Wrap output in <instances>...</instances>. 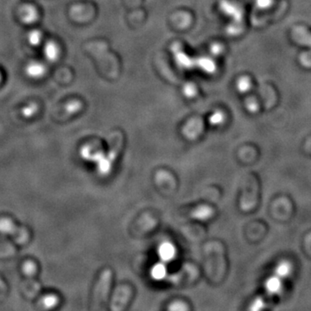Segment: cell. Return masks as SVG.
I'll return each mask as SVG.
<instances>
[{
	"label": "cell",
	"instance_id": "6da1fadb",
	"mask_svg": "<svg viewBox=\"0 0 311 311\" xmlns=\"http://www.w3.org/2000/svg\"><path fill=\"white\" fill-rule=\"evenodd\" d=\"M112 272L111 270L106 269L103 271L99 277L97 284L95 285L92 310L93 311H102L107 301L109 291L112 285Z\"/></svg>",
	"mask_w": 311,
	"mask_h": 311
},
{
	"label": "cell",
	"instance_id": "7a4b0ae2",
	"mask_svg": "<svg viewBox=\"0 0 311 311\" xmlns=\"http://www.w3.org/2000/svg\"><path fill=\"white\" fill-rule=\"evenodd\" d=\"M0 233L5 236L15 237L17 240V237H20L21 241L24 242L29 239V233L25 229H21L14 223L13 220L8 217L0 218Z\"/></svg>",
	"mask_w": 311,
	"mask_h": 311
},
{
	"label": "cell",
	"instance_id": "3957f363",
	"mask_svg": "<svg viewBox=\"0 0 311 311\" xmlns=\"http://www.w3.org/2000/svg\"><path fill=\"white\" fill-rule=\"evenodd\" d=\"M132 296V289L127 284L117 288L112 298L111 310L113 311H124L128 305Z\"/></svg>",
	"mask_w": 311,
	"mask_h": 311
},
{
	"label": "cell",
	"instance_id": "277c9868",
	"mask_svg": "<svg viewBox=\"0 0 311 311\" xmlns=\"http://www.w3.org/2000/svg\"><path fill=\"white\" fill-rule=\"evenodd\" d=\"M220 11L232 18V22L242 23L244 12L242 8L231 0H220L219 3Z\"/></svg>",
	"mask_w": 311,
	"mask_h": 311
},
{
	"label": "cell",
	"instance_id": "5b68a950",
	"mask_svg": "<svg viewBox=\"0 0 311 311\" xmlns=\"http://www.w3.org/2000/svg\"><path fill=\"white\" fill-rule=\"evenodd\" d=\"M172 50L174 52V58L176 61V64L182 68L185 69H190V68L196 67V59L190 57V55L185 54L181 48L178 45V48H176V45L173 46Z\"/></svg>",
	"mask_w": 311,
	"mask_h": 311
},
{
	"label": "cell",
	"instance_id": "8992f818",
	"mask_svg": "<svg viewBox=\"0 0 311 311\" xmlns=\"http://www.w3.org/2000/svg\"><path fill=\"white\" fill-rule=\"evenodd\" d=\"M283 279L277 275L273 274L271 277H268L266 280L264 281V288L266 293L270 296H278L283 291Z\"/></svg>",
	"mask_w": 311,
	"mask_h": 311
},
{
	"label": "cell",
	"instance_id": "52a82bcc",
	"mask_svg": "<svg viewBox=\"0 0 311 311\" xmlns=\"http://www.w3.org/2000/svg\"><path fill=\"white\" fill-rule=\"evenodd\" d=\"M24 72L28 77L38 80L44 77L46 73V68L40 61H30L25 66Z\"/></svg>",
	"mask_w": 311,
	"mask_h": 311
},
{
	"label": "cell",
	"instance_id": "ba28073f",
	"mask_svg": "<svg viewBox=\"0 0 311 311\" xmlns=\"http://www.w3.org/2000/svg\"><path fill=\"white\" fill-rule=\"evenodd\" d=\"M43 52L44 57L51 62L57 61L58 58L60 56V49L58 47L57 44L54 43V41H48L47 43L44 44Z\"/></svg>",
	"mask_w": 311,
	"mask_h": 311
},
{
	"label": "cell",
	"instance_id": "9c48e42d",
	"mask_svg": "<svg viewBox=\"0 0 311 311\" xmlns=\"http://www.w3.org/2000/svg\"><path fill=\"white\" fill-rule=\"evenodd\" d=\"M189 215L196 220H207L213 215V209L211 207L202 205L191 209Z\"/></svg>",
	"mask_w": 311,
	"mask_h": 311
},
{
	"label": "cell",
	"instance_id": "30bf717a",
	"mask_svg": "<svg viewBox=\"0 0 311 311\" xmlns=\"http://www.w3.org/2000/svg\"><path fill=\"white\" fill-rule=\"evenodd\" d=\"M292 36L298 44H303L311 49V33L305 27H296L292 31Z\"/></svg>",
	"mask_w": 311,
	"mask_h": 311
},
{
	"label": "cell",
	"instance_id": "8fae6325",
	"mask_svg": "<svg viewBox=\"0 0 311 311\" xmlns=\"http://www.w3.org/2000/svg\"><path fill=\"white\" fill-rule=\"evenodd\" d=\"M38 10L34 6L26 5L21 10V21L25 24H34L38 20Z\"/></svg>",
	"mask_w": 311,
	"mask_h": 311
},
{
	"label": "cell",
	"instance_id": "7c38bea8",
	"mask_svg": "<svg viewBox=\"0 0 311 311\" xmlns=\"http://www.w3.org/2000/svg\"><path fill=\"white\" fill-rule=\"evenodd\" d=\"M196 67H198L202 71L207 74H213L216 71V65L214 61L211 58L205 56L196 59Z\"/></svg>",
	"mask_w": 311,
	"mask_h": 311
},
{
	"label": "cell",
	"instance_id": "4fadbf2b",
	"mask_svg": "<svg viewBox=\"0 0 311 311\" xmlns=\"http://www.w3.org/2000/svg\"><path fill=\"white\" fill-rule=\"evenodd\" d=\"M291 272H292V265L289 261H281L274 269V274L282 278L283 280L290 277Z\"/></svg>",
	"mask_w": 311,
	"mask_h": 311
},
{
	"label": "cell",
	"instance_id": "5bb4252c",
	"mask_svg": "<svg viewBox=\"0 0 311 311\" xmlns=\"http://www.w3.org/2000/svg\"><path fill=\"white\" fill-rule=\"evenodd\" d=\"M28 43L33 47H38L43 41V33L39 30H32L27 35Z\"/></svg>",
	"mask_w": 311,
	"mask_h": 311
},
{
	"label": "cell",
	"instance_id": "9a60e30c",
	"mask_svg": "<svg viewBox=\"0 0 311 311\" xmlns=\"http://www.w3.org/2000/svg\"><path fill=\"white\" fill-rule=\"evenodd\" d=\"M236 87L237 89L242 94L249 91L252 88V81H251L250 78L247 77V76L240 77L237 81Z\"/></svg>",
	"mask_w": 311,
	"mask_h": 311
},
{
	"label": "cell",
	"instance_id": "2e32d148",
	"mask_svg": "<svg viewBox=\"0 0 311 311\" xmlns=\"http://www.w3.org/2000/svg\"><path fill=\"white\" fill-rule=\"evenodd\" d=\"M197 88L192 82H187L183 85V94L186 98H194L197 95Z\"/></svg>",
	"mask_w": 311,
	"mask_h": 311
},
{
	"label": "cell",
	"instance_id": "e0dca14e",
	"mask_svg": "<svg viewBox=\"0 0 311 311\" xmlns=\"http://www.w3.org/2000/svg\"><path fill=\"white\" fill-rule=\"evenodd\" d=\"M37 111H38V105L35 103H30L22 108L21 114L25 118H31L32 116L36 114Z\"/></svg>",
	"mask_w": 311,
	"mask_h": 311
},
{
	"label": "cell",
	"instance_id": "ac0fdd59",
	"mask_svg": "<svg viewBox=\"0 0 311 311\" xmlns=\"http://www.w3.org/2000/svg\"><path fill=\"white\" fill-rule=\"evenodd\" d=\"M208 121L212 125H220L225 121V114L221 111H215L209 116Z\"/></svg>",
	"mask_w": 311,
	"mask_h": 311
},
{
	"label": "cell",
	"instance_id": "d6986e66",
	"mask_svg": "<svg viewBox=\"0 0 311 311\" xmlns=\"http://www.w3.org/2000/svg\"><path fill=\"white\" fill-rule=\"evenodd\" d=\"M58 303V298L56 296L54 295H49L43 298V306L44 309H52L54 308V306H56Z\"/></svg>",
	"mask_w": 311,
	"mask_h": 311
},
{
	"label": "cell",
	"instance_id": "ffe728a7",
	"mask_svg": "<svg viewBox=\"0 0 311 311\" xmlns=\"http://www.w3.org/2000/svg\"><path fill=\"white\" fill-rule=\"evenodd\" d=\"M243 31L242 23H234L232 22L227 27V32L231 36H237L240 34Z\"/></svg>",
	"mask_w": 311,
	"mask_h": 311
},
{
	"label": "cell",
	"instance_id": "44dd1931",
	"mask_svg": "<svg viewBox=\"0 0 311 311\" xmlns=\"http://www.w3.org/2000/svg\"><path fill=\"white\" fill-rule=\"evenodd\" d=\"M23 271H24V273L27 277H33L35 274H36V271H37L36 264H34L31 261L25 262V264L23 265Z\"/></svg>",
	"mask_w": 311,
	"mask_h": 311
},
{
	"label": "cell",
	"instance_id": "7402d4cb",
	"mask_svg": "<svg viewBox=\"0 0 311 311\" xmlns=\"http://www.w3.org/2000/svg\"><path fill=\"white\" fill-rule=\"evenodd\" d=\"M81 108V104L79 102L74 101V102H70L66 105V112L69 113V115L76 113V112L80 111V109Z\"/></svg>",
	"mask_w": 311,
	"mask_h": 311
},
{
	"label": "cell",
	"instance_id": "603a6c76",
	"mask_svg": "<svg viewBox=\"0 0 311 311\" xmlns=\"http://www.w3.org/2000/svg\"><path fill=\"white\" fill-rule=\"evenodd\" d=\"M265 308V303H264L263 298H258L254 299V301L252 303L250 310L252 311H262Z\"/></svg>",
	"mask_w": 311,
	"mask_h": 311
},
{
	"label": "cell",
	"instance_id": "cb8c5ba5",
	"mask_svg": "<svg viewBox=\"0 0 311 311\" xmlns=\"http://www.w3.org/2000/svg\"><path fill=\"white\" fill-rule=\"evenodd\" d=\"M247 110H248V112H257L258 110H259V104H258V102L256 101V99L254 98H249L247 101Z\"/></svg>",
	"mask_w": 311,
	"mask_h": 311
},
{
	"label": "cell",
	"instance_id": "d4e9b609",
	"mask_svg": "<svg viewBox=\"0 0 311 311\" xmlns=\"http://www.w3.org/2000/svg\"><path fill=\"white\" fill-rule=\"evenodd\" d=\"M300 61L303 66H305L306 68H311V52H305L304 54H302L300 56Z\"/></svg>",
	"mask_w": 311,
	"mask_h": 311
},
{
	"label": "cell",
	"instance_id": "484cf974",
	"mask_svg": "<svg viewBox=\"0 0 311 311\" xmlns=\"http://www.w3.org/2000/svg\"><path fill=\"white\" fill-rule=\"evenodd\" d=\"M274 0H255V3L259 9L266 10L273 4Z\"/></svg>",
	"mask_w": 311,
	"mask_h": 311
},
{
	"label": "cell",
	"instance_id": "4316f807",
	"mask_svg": "<svg viewBox=\"0 0 311 311\" xmlns=\"http://www.w3.org/2000/svg\"><path fill=\"white\" fill-rule=\"evenodd\" d=\"M222 51H223V47L220 44H213L210 47V52L212 53V54L216 55V56L221 54Z\"/></svg>",
	"mask_w": 311,
	"mask_h": 311
},
{
	"label": "cell",
	"instance_id": "83f0119b",
	"mask_svg": "<svg viewBox=\"0 0 311 311\" xmlns=\"http://www.w3.org/2000/svg\"><path fill=\"white\" fill-rule=\"evenodd\" d=\"M169 311H187L188 307H187V305H184L183 303L176 302V303H174V304L169 306Z\"/></svg>",
	"mask_w": 311,
	"mask_h": 311
},
{
	"label": "cell",
	"instance_id": "f1b7e54d",
	"mask_svg": "<svg viewBox=\"0 0 311 311\" xmlns=\"http://www.w3.org/2000/svg\"><path fill=\"white\" fill-rule=\"evenodd\" d=\"M2 79H3V75L1 74V72H0V82L2 81Z\"/></svg>",
	"mask_w": 311,
	"mask_h": 311
}]
</instances>
